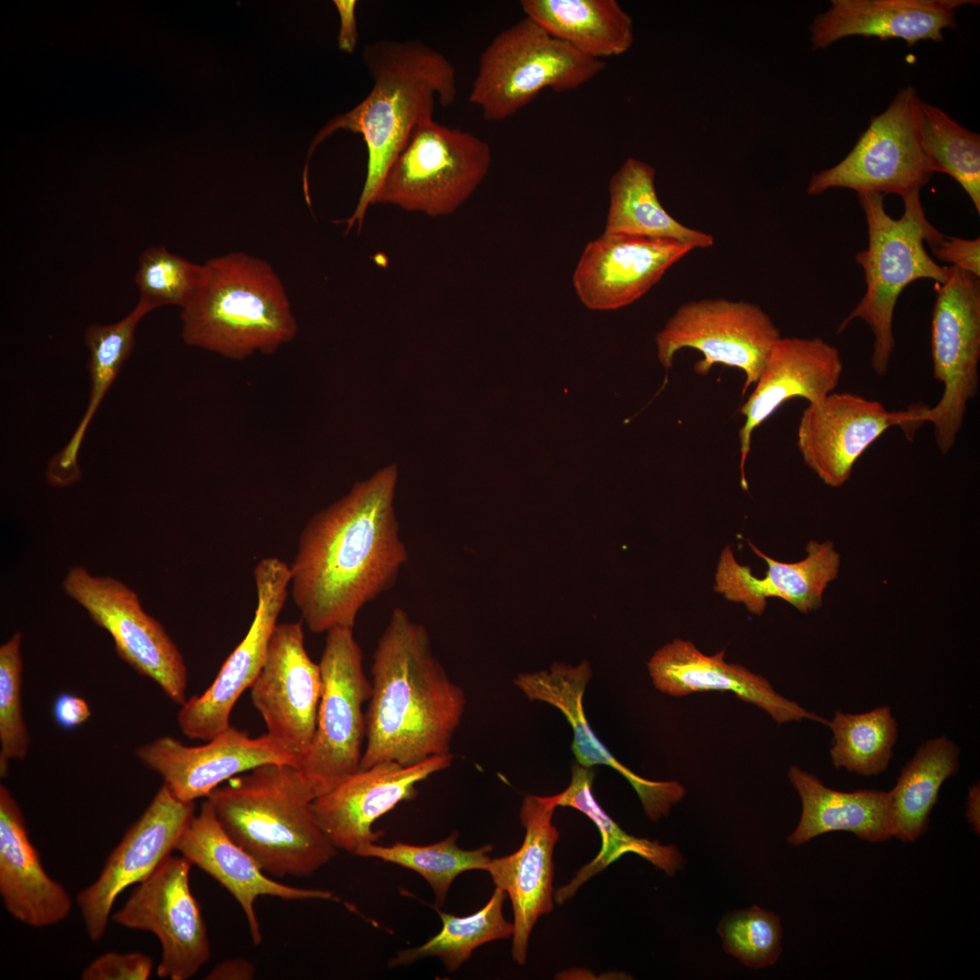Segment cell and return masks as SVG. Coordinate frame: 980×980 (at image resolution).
I'll return each instance as SVG.
<instances>
[{"mask_svg":"<svg viewBox=\"0 0 980 980\" xmlns=\"http://www.w3.org/2000/svg\"><path fill=\"white\" fill-rule=\"evenodd\" d=\"M255 974L253 965L243 959L234 958L219 963L206 975L208 980H250Z\"/></svg>","mask_w":980,"mask_h":980,"instance_id":"47","label":"cell"},{"mask_svg":"<svg viewBox=\"0 0 980 980\" xmlns=\"http://www.w3.org/2000/svg\"><path fill=\"white\" fill-rule=\"evenodd\" d=\"M921 103L913 86L900 89L842 161L812 175L808 194L845 188L902 198L920 191L935 173L921 144Z\"/></svg>","mask_w":980,"mask_h":980,"instance_id":"11","label":"cell"},{"mask_svg":"<svg viewBox=\"0 0 980 980\" xmlns=\"http://www.w3.org/2000/svg\"><path fill=\"white\" fill-rule=\"evenodd\" d=\"M316 798L299 768L270 763L231 778L207 799L225 831L265 873L302 877L338 850L316 819Z\"/></svg>","mask_w":980,"mask_h":980,"instance_id":"4","label":"cell"},{"mask_svg":"<svg viewBox=\"0 0 980 980\" xmlns=\"http://www.w3.org/2000/svg\"><path fill=\"white\" fill-rule=\"evenodd\" d=\"M319 666L322 690L317 728L299 767L317 797L360 769L367 733L363 705L372 691L353 629L327 632Z\"/></svg>","mask_w":980,"mask_h":980,"instance_id":"9","label":"cell"},{"mask_svg":"<svg viewBox=\"0 0 980 980\" xmlns=\"http://www.w3.org/2000/svg\"><path fill=\"white\" fill-rule=\"evenodd\" d=\"M0 896L6 911L33 927L56 925L71 913L64 887L44 870L30 840L22 809L0 785Z\"/></svg>","mask_w":980,"mask_h":980,"instance_id":"29","label":"cell"},{"mask_svg":"<svg viewBox=\"0 0 980 980\" xmlns=\"http://www.w3.org/2000/svg\"><path fill=\"white\" fill-rule=\"evenodd\" d=\"M135 754L185 802L208 798L222 782L261 765L299 768L300 763L297 755L269 733L251 738L231 726L200 746L162 736L140 746Z\"/></svg>","mask_w":980,"mask_h":980,"instance_id":"19","label":"cell"},{"mask_svg":"<svg viewBox=\"0 0 980 980\" xmlns=\"http://www.w3.org/2000/svg\"><path fill=\"white\" fill-rule=\"evenodd\" d=\"M604 67L603 60L584 55L524 16L485 48L468 99L485 121H504L544 89L576 90Z\"/></svg>","mask_w":980,"mask_h":980,"instance_id":"7","label":"cell"},{"mask_svg":"<svg viewBox=\"0 0 980 980\" xmlns=\"http://www.w3.org/2000/svg\"><path fill=\"white\" fill-rule=\"evenodd\" d=\"M555 805L548 797L528 795L520 819L525 836L515 852L491 859L487 871L496 887L508 894L514 912L512 956L524 965L528 940L538 918L553 910L554 846L559 832L552 822Z\"/></svg>","mask_w":980,"mask_h":980,"instance_id":"23","label":"cell"},{"mask_svg":"<svg viewBox=\"0 0 980 980\" xmlns=\"http://www.w3.org/2000/svg\"><path fill=\"white\" fill-rule=\"evenodd\" d=\"M340 17V29L338 35V48L346 53L352 54L358 42V27L356 20L355 0H335L333 2Z\"/></svg>","mask_w":980,"mask_h":980,"instance_id":"46","label":"cell"},{"mask_svg":"<svg viewBox=\"0 0 980 980\" xmlns=\"http://www.w3.org/2000/svg\"><path fill=\"white\" fill-rule=\"evenodd\" d=\"M843 372L838 349L821 338H782L771 347L755 387L742 404L740 430V485L748 489L744 466L753 431L786 401L801 397L813 404L838 387Z\"/></svg>","mask_w":980,"mask_h":980,"instance_id":"22","label":"cell"},{"mask_svg":"<svg viewBox=\"0 0 980 980\" xmlns=\"http://www.w3.org/2000/svg\"><path fill=\"white\" fill-rule=\"evenodd\" d=\"M203 269L196 295L181 309L187 345L241 360L272 354L295 338L289 300L267 261L230 252L206 260Z\"/></svg>","mask_w":980,"mask_h":980,"instance_id":"5","label":"cell"},{"mask_svg":"<svg viewBox=\"0 0 980 980\" xmlns=\"http://www.w3.org/2000/svg\"><path fill=\"white\" fill-rule=\"evenodd\" d=\"M788 777L802 803L799 824L787 838L790 845L799 847L834 831L850 832L871 843L892 838L888 792L829 789L818 777L796 765L789 769Z\"/></svg>","mask_w":980,"mask_h":980,"instance_id":"30","label":"cell"},{"mask_svg":"<svg viewBox=\"0 0 980 980\" xmlns=\"http://www.w3.org/2000/svg\"><path fill=\"white\" fill-rule=\"evenodd\" d=\"M364 63L373 79L368 96L330 120L315 136V148L338 130L362 135L368 152L365 182L346 231L362 227L368 207L413 132L433 119L435 104L452 105L457 95L456 71L448 59L419 40H378L368 44Z\"/></svg>","mask_w":980,"mask_h":980,"instance_id":"3","label":"cell"},{"mask_svg":"<svg viewBox=\"0 0 980 980\" xmlns=\"http://www.w3.org/2000/svg\"><path fill=\"white\" fill-rule=\"evenodd\" d=\"M960 749L946 736L923 742L888 791L892 838L911 843L926 831L943 783L960 767Z\"/></svg>","mask_w":980,"mask_h":980,"instance_id":"35","label":"cell"},{"mask_svg":"<svg viewBox=\"0 0 980 980\" xmlns=\"http://www.w3.org/2000/svg\"><path fill=\"white\" fill-rule=\"evenodd\" d=\"M250 689L267 733L301 762L315 735L322 690L320 666L308 654L301 622L277 624Z\"/></svg>","mask_w":980,"mask_h":980,"instance_id":"18","label":"cell"},{"mask_svg":"<svg viewBox=\"0 0 980 980\" xmlns=\"http://www.w3.org/2000/svg\"><path fill=\"white\" fill-rule=\"evenodd\" d=\"M491 161L485 141L428 120L413 132L389 167L375 204L431 217L451 214L484 181Z\"/></svg>","mask_w":980,"mask_h":980,"instance_id":"8","label":"cell"},{"mask_svg":"<svg viewBox=\"0 0 980 980\" xmlns=\"http://www.w3.org/2000/svg\"><path fill=\"white\" fill-rule=\"evenodd\" d=\"M457 837L458 832L454 831L439 842L424 846L401 841L389 846L369 843L359 848L354 855L381 859L416 872L430 885L436 904L442 906L457 876L467 870H485L491 860V845L466 850L458 847Z\"/></svg>","mask_w":980,"mask_h":980,"instance_id":"38","label":"cell"},{"mask_svg":"<svg viewBox=\"0 0 980 980\" xmlns=\"http://www.w3.org/2000/svg\"><path fill=\"white\" fill-rule=\"evenodd\" d=\"M718 932L726 953L748 967L771 965L781 954L779 917L759 906L727 914Z\"/></svg>","mask_w":980,"mask_h":980,"instance_id":"42","label":"cell"},{"mask_svg":"<svg viewBox=\"0 0 980 980\" xmlns=\"http://www.w3.org/2000/svg\"><path fill=\"white\" fill-rule=\"evenodd\" d=\"M780 333L758 305L744 300L704 299L681 305L656 335L660 363L669 369L681 348L700 351L694 370L706 375L716 364L744 373V395L757 382Z\"/></svg>","mask_w":980,"mask_h":980,"instance_id":"12","label":"cell"},{"mask_svg":"<svg viewBox=\"0 0 980 980\" xmlns=\"http://www.w3.org/2000/svg\"><path fill=\"white\" fill-rule=\"evenodd\" d=\"M151 311L152 309L148 304L139 300L134 309L117 322L92 323L86 328L83 341L89 351V402L69 442L48 464L47 478L53 485H67L79 478L77 458L86 429L134 347L140 321Z\"/></svg>","mask_w":980,"mask_h":980,"instance_id":"32","label":"cell"},{"mask_svg":"<svg viewBox=\"0 0 980 980\" xmlns=\"http://www.w3.org/2000/svg\"><path fill=\"white\" fill-rule=\"evenodd\" d=\"M693 250L692 245L673 240L603 232L586 244L576 264L575 293L593 310L628 306Z\"/></svg>","mask_w":980,"mask_h":980,"instance_id":"21","label":"cell"},{"mask_svg":"<svg viewBox=\"0 0 980 980\" xmlns=\"http://www.w3.org/2000/svg\"><path fill=\"white\" fill-rule=\"evenodd\" d=\"M175 850L217 880L238 901L255 946L262 941L254 906L258 897L338 900L328 890L292 887L268 877L257 861L225 831L208 799L183 830Z\"/></svg>","mask_w":980,"mask_h":980,"instance_id":"25","label":"cell"},{"mask_svg":"<svg viewBox=\"0 0 980 980\" xmlns=\"http://www.w3.org/2000/svg\"><path fill=\"white\" fill-rule=\"evenodd\" d=\"M134 276L139 300L153 310L166 305L182 309L196 295L203 277V264H196L162 245L145 249Z\"/></svg>","mask_w":980,"mask_h":980,"instance_id":"40","label":"cell"},{"mask_svg":"<svg viewBox=\"0 0 980 980\" xmlns=\"http://www.w3.org/2000/svg\"><path fill=\"white\" fill-rule=\"evenodd\" d=\"M63 588L111 634L122 660L153 681L173 702L181 706L186 701L188 672L182 655L162 625L144 612L135 592L82 566L70 569Z\"/></svg>","mask_w":980,"mask_h":980,"instance_id":"13","label":"cell"},{"mask_svg":"<svg viewBox=\"0 0 980 980\" xmlns=\"http://www.w3.org/2000/svg\"><path fill=\"white\" fill-rule=\"evenodd\" d=\"M921 144L935 172L951 176L980 213V136L922 101Z\"/></svg>","mask_w":980,"mask_h":980,"instance_id":"39","label":"cell"},{"mask_svg":"<svg viewBox=\"0 0 980 980\" xmlns=\"http://www.w3.org/2000/svg\"><path fill=\"white\" fill-rule=\"evenodd\" d=\"M927 407L888 411L883 404L850 392H832L808 404L799 419L797 446L804 463L828 486L840 487L857 460L885 431L899 426L910 435Z\"/></svg>","mask_w":980,"mask_h":980,"instance_id":"16","label":"cell"},{"mask_svg":"<svg viewBox=\"0 0 980 980\" xmlns=\"http://www.w3.org/2000/svg\"><path fill=\"white\" fill-rule=\"evenodd\" d=\"M22 633L15 632L0 647V776L9 761L26 758L30 736L23 715Z\"/></svg>","mask_w":980,"mask_h":980,"instance_id":"41","label":"cell"},{"mask_svg":"<svg viewBox=\"0 0 980 980\" xmlns=\"http://www.w3.org/2000/svg\"><path fill=\"white\" fill-rule=\"evenodd\" d=\"M53 715L58 726L72 730L85 722L92 711L84 699L64 692L54 702Z\"/></svg>","mask_w":980,"mask_h":980,"instance_id":"45","label":"cell"},{"mask_svg":"<svg viewBox=\"0 0 980 980\" xmlns=\"http://www.w3.org/2000/svg\"><path fill=\"white\" fill-rule=\"evenodd\" d=\"M521 8L552 36L593 59L625 54L633 21L615 0H522Z\"/></svg>","mask_w":980,"mask_h":980,"instance_id":"31","label":"cell"},{"mask_svg":"<svg viewBox=\"0 0 980 980\" xmlns=\"http://www.w3.org/2000/svg\"><path fill=\"white\" fill-rule=\"evenodd\" d=\"M971 0H832L813 19L810 40L815 50L845 37L898 38L911 47L919 41H943V30L956 28V9L977 5Z\"/></svg>","mask_w":980,"mask_h":980,"instance_id":"28","label":"cell"},{"mask_svg":"<svg viewBox=\"0 0 980 980\" xmlns=\"http://www.w3.org/2000/svg\"><path fill=\"white\" fill-rule=\"evenodd\" d=\"M397 482L396 465L377 471L301 530L290 590L312 632L353 629L363 607L396 583L408 560L394 507Z\"/></svg>","mask_w":980,"mask_h":980,"instance_id":"1","label":"cell"},{"mask_svg":"<svg viewBox=\"0 0 980 980\" xmlns=\"http://www.w3.org/2000/svg\"><path fill=\"white\" fill-rule=\"evenodd\" d=\"M747 542L767 564L764 577H756L749 566L739 564L730 546L726 545L717 564L715 592L728 601L743 603L750 612L757 615L764 612L769 597L780 598L803 613L822 604L823 593L828 583L837 578L840 564L839 554L831 542L810 541L806 547V558L796 563L777 561L750 541Z\"/></svg>","mask_w":980,"mask_h":980,"instance_id":"27","label":"cell"},{"mask_svg":"<svg viewBox=\"0 0 980 980\" xmlns=\"http://www.w3.org/2000/svg\"><path fill=\"white\" fill-rule=\"evenodd\" d=\"M257 605L242 641L224 662L215 680L201 695L181 705L177 722L192 740L207 741L230 727L232 709L261 671L270 638L290 588V569L283 560L265 557L253 570Z\"/></svg>","mask_w":980,"mask_h":980,"instance_id":"15","label":"cell"},{"mask_svg":"<svg viewBox=\"0 0 980 980\" xmlns=\"http://www.w3.org/2000/svg\"><path fill=\"white\" fill-rule=\"evenodd\" d=\"M965 817L974 832L980 833V787L979 783L974 784L968 790Z\"/></svg>","mask_w":980,"mask_h":980,"instance_id":"48","label":"cell"},{"mask_svg":"<svg viewBox=\"0 0 980 980\" xmlns=\"http://www.w3.org/2000/svg\"><path fill=\"white\" fill-rule=\"evenodd\" d=\"M857 193L868 235L867 248L855 256L864 270L866 291L839 324L837 333L856 319L867 324L873 335L871 368L877 376L884 377L896 344L893 318L901 292L921 279L945 282L947 268L937 264L926 250L925 238L930 222L920 201V191L902 197L904 211L898 219L886 211L884 194Z\"/></svg>","mask_w":980,"mask_h":980,"instance_id":"6","label":"cell"},{"mask_svg":"<svg viewBox=\"0 0 980 980\" xmlns=\"http://www.w3.org/2000/svg\"><path fill=\"white\" fill-rule=\"evenodd\" d=\"M153 969L151 956L140 952H106L82 972L83 980H146Z\"/></svg>","mask_w":980,"mask_h":980,"instance_id":"43","label":"cell"},{"mask_svg":"<svg viewBox=\"0 0 980 980\" xmlns=\"http://www.w3.org/2000/svg\"><path fill=\"white\" fill-rule=\"evenodd\" d=\"M594 772L592 767L575 764L572 768V779L562 792L549 796L556 807H571L586 815L597 827L602 838L597 856L583 867L565 886L556 890L554 898L563 904L572 897L579 887L594 875L626 853H633L652 863L657 868L672 876L682 867V857L673 845H661L658 841L640 838L628 834L601 808L592 792Z\"/></svg>","mask_w":980,"mask_h":980,"instance_id":"33","label":"cell"},{"mask_svg":"<svg viewBox=\"0 0 980 980\" xmlns=\"http://www.w3.org/2000/svg\"><path fill=\"white\" fill-rule=\"evenodd\" d=\"M452 760L453 755L447 754L410 766L385 761L359 769L313 800L316 819L337 849L355 854L383 836L372 828L376 820L414 799L416 785L450 767Z\"/></svg>","mask_w":980,"mask_h":980,"instance_id":"20","label":"cell"},{"mask_svg":"<svg viewBox=\"0 0 980 980\" xmlns=\"http://www.w3.org/2000/svg\"><path fill=\"white\" fill-rule=\"evenodd\" d=\"M833 733L832 765L859 776H876L887 769L898 735L888 706L863 713L837 710L828 725Z\"/></svg>","mask_w":980,"mask_h":980,"instance_id":"37","label":"cell"},{"mask_svg":"<svg viewBox=\"0 0 980 980\" xmlns=\"http://www.w3.org/2000/svg\"><path fill=\"white\" fill-rule=\"evenodd\" d=\"M926 242L937 260L980 277V238L967 240L947 236L930 223Z\"/></svg>","mask_w":980,"mask_h":980,"instance_id":"44","label":"cell"},{"mask_svg":"<svg viewBox=\"0 0 980 980\" xmlns=\"http://www.w3.org/2000/svg\"><path fill=\"white\" fill-rule=\"evenodd\" d=\"M360 769L451 754L466 699L434 654L426 628L393 609L377 642Z\"/></svg>","mask_w":980,"mask_h":980,"instance_id":"2","label":"cell"},{"mask_svg":"<svg viewBox=\"0 0 980 980\" xmlns=\"http://www.w3.org/2000/svg\"><path fill=\"white\" fill-rule=\"evenodd\" d=\"M724 652L721 650L707 655L691 642L678 638L655 652L648 662V671L654 687L671 696L730 691L766 711L778 724L807 719L828 725V720L778 693L765 677L740 664L727 662Z\"/></svg>","mask_w":980,"mask_h":980,"instance_id":"24","label":"cell"},{"mask_svg":"<svg viewBox=\"0 0 980 980\" xmlns=\"http://www.w3.org/2000/svg\"><path fill=\"white\" fill-rule=\"evenodd\" d=\"M591 677L587 662L574 667L554 662L548 671L519 674L514 683L530 701L547 702L562 711L573 731L572 750L580 765L612 768L634 789L651 820L667 817L671 807L685 796V788L676 780L654 781L640 777L621 763L597 738L583 707V693Z\"/></svg>","mask_w":980,"mask_h":980,"instance_id":"26","label":"cell"},{"mask_svg":"<svg viewBox=\"0 0 980 980\" xmlns=\"http://www.w3.org/2000/svg\"><path fill=\"white\" fill-rule=\"evenodd\" d=\"M194 815V802L179 799L162 785L111 852L96 880L77 896L91 941L103 937L118 896L150 877L171 856Z\"/></svg>","mask_w":980,"mask_h":980,"instance_id":"17","label":"cell"},{"mask_svg":"<svg viewBox=\"0 0 980 980\" xmlns=\"http://www.w3.org/2000/svg\"><path fill=\"white\" fill-rule=\"evenodd\" d=\"M191 863L169 856L138 883L112 919L130 929L152 933L162 956L161 978L188 980L210 960L211 946L201 909L190 887Z\"/></svg>","mask_w":980,"mask_h":980,"instance_id":"14","label":"cell"},{"mask_svg":"<svg viewBox=\"0 0 980 980\" xmlns=\"http://www.w3.org/2000/svg\"><path fill=\"white\" fill-rule=\"evenodd\" d=\"M655 169L634 157L627 158L611 177L604 233L668 239L707 249L712 235L687 227L661 204L655 188Z\"/></svg>","mask_w":980,"mask_h":980,"instance_id":"34","label":"cell"},{"mask_svg":"<svg viewBox=\"0 0 980 980\" xmlns=\"http://www.w3.org/2000/svg\"><path fill=\"white\" fill-rule=\"evenodd\" d=\"M506 893L496 887L488 902L475 913L458 916L439 909L442 929L420 946L398 951L388 965L397 967L425 957H438L453 972L464 964L478 946L513 936L514 925L503 915Z\"/></svg>","mask_w":980,"mask_h":980,"instance_id":"36","label":"cell"},{"mask_svg":"<svg viewBox=\"0 0 980 980\" xmlns=\"http://www.w3.org/2000/svg\"><path fill=\"white\" fill-rule=\"evenodd\" d=\"M946 268V279L937 283L931 321L933 375L944 390L923 415L933 425L942 454L955 446L967 404L977 395L980 360V278Z\"/></svg>","mask_w":980,"mask_h":980,"instance_id":"10","label":"cell"}]
</instances>
